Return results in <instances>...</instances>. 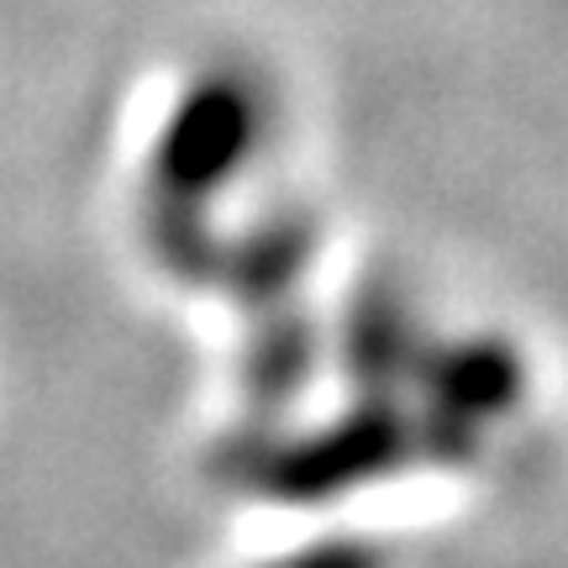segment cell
<instances>
[{
  "instance_id": "obj_1",
  "label": "cell",
  "mask_w": 568,
  "mask_h": 568,
  "mask_svg": "<svg viewBox=\"0 0 568 568\" xmlns=\"http://www.w3.org/2000/svg\"><path fill=\"white\" fill-rule=\"evenodd\" d=\"M274 568H385V558L374 548H358V542H326V548L284 558V564H274Z\"/></svg>"
}]
</instances>
